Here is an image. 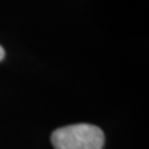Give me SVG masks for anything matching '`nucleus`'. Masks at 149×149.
<instances>
[{"label": "nucleus", "instance_id": "obj_1", "mask_svg": "<svg viewBox=\"0 0 149 149\" xmlns=\"http://www.w3.org/2000/svg\"><path fill=\"white\" fill-rule=\"evenodd\" d=\"M105 135L100 127L79 123L57 128L51 134L54 149H102Z\"/></svg>", "mask_w": 149, "mask_h": 149}, {"label": "nucleus", "instance_id": "obj_2", "mask_svg": "<svg viewBox=\"0 0 149 149\" xmlns=\"http://www.w3.org/2000/svg\"><path fill=\"white\" fill-rule=\"evenodd\" d=\"M4 55H6V53H4V48L1 47V46H0V61H1V59L4 58Z\"/></svg>", "mask_w": 149, "mask_h": 149}]
</instances>
